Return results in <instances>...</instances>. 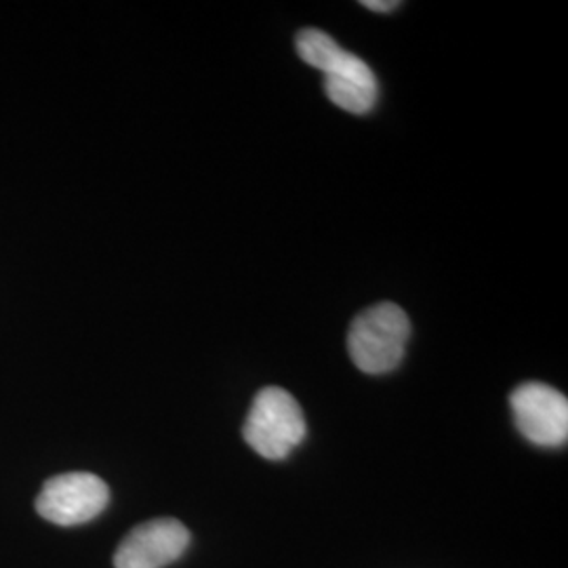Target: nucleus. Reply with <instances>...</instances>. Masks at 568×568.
<instances>
[{
	"mask_svg": "<svg viewBox=\"0 0 568 568\" xmlns=\"http://www.w3.org/2000/svg\"><path fill=\"white\" fill-rule=\"evenodd\" d=\"M361 4L371 11H394L398 7L396 0H363Z\"/></svg>",
	"mask_w": 568,
	"mask_h": 568,
	"instance_id": "nucleus-7",
	"label": "nucleus"
},
{
	"mask_svg": "<svg viewBox=\"0 0 568 568\" xmlns=\"http://www.w3.org/2000/svg\"><path fill=\"white\" fill-rule=\"evenodd\" d=\"M190 546V530L175 518H156L133 528L114 554L116 568H164Z\"/></svg>",
	"mask_w": 568,
	"mask_h": 568,
	"instance_id": "nucleus-5",
	"label": "nucleus"
},
{
	"mask_svg": "<svg viewBox=\"0 0 568 568\" xmlns=\"http://www.w3.org/2000/svg\"><path fill=\"white\" fill-rule=\"evenodd\" d=\"M110 504V488L89 471H68L44 483L37 511L58 527H79L95 520Z\"/></svg>",
	"mask_w": 568,
	"mask_h": 568,
	"instance_id": "nucleus-3",
	"label": "nucleus"
},
{
	"mask_svg": "<svg viewBox=\"0 0 568 568\" xmlns=\"http://www.w3.org/2000/svg\"><path fill=\"white\" fill-rule=\"evenodd\" d=\"M410 323L396 304H379L361 312L347 333L352 363L366 375H386L398 368L406 354Z\"/></svg>",
	"mask_w": 568,
	"mask_h": 568,
	"instance_id": "nucleus-1",
	"label": "nucleus"
},
{
	"mask_svg": "<svg viewBox=\"0 0 568 568\" xmlns=\"http://www.w3.org/2000/svg\"><path fill=\"white\" fill-rule=\"evenodd\" d=\"M307 426L300 403L283 387H264L246 415L244 443L270 462H283L304 443Z\"/></svg>",
	"mask_w": 568,
	"mask_h": 568,
	"instance_id": "nucleus-2",
	"label": "nucleus"
},
{
	"mask_svg": "<svg viewBox=\"0 0 568 568\" xmlns=\"http://www.w3.org/2000/svg\"><path fill=\"white\" fill-rule=\"evenodd\" d=\"M297 53L307 65L325 74V82L377 81L366 61L345 51L339 42L333 41L323 30H302L297 34Z\"/></svg>",
	"mask_w": 568,
	"mask_h": 568,
	"instance_id": "nucleus-6",
	"label": "nucleus"
},
{
	"mask_svg": "<svg viewBox=\"0 0 568 568\" xmlns=\"http://www.w3.org/2000/svg\"><path fill=\"white\" fill-rule=\"evenodd\" d=\"M516 427L537 447H562L568 438V400L565 394L539 382H527L509 396Z\"/></svg>",
	"mask_w": 568,
	"mask_h": 568,
	"instance_id": "nucleus-4",
	"label": "nucleus"
}]
</instances>
